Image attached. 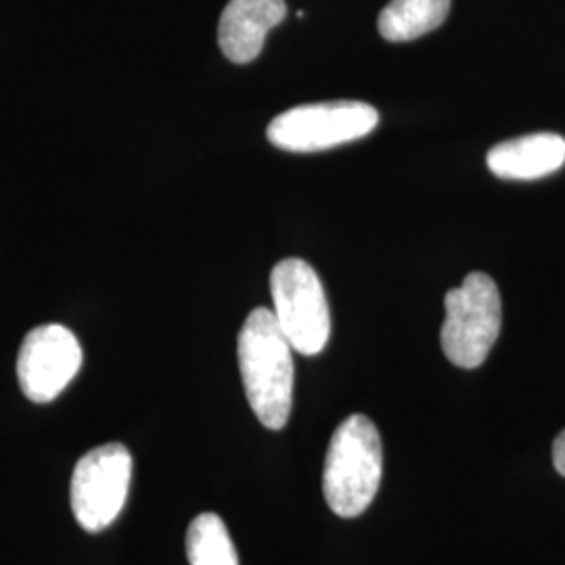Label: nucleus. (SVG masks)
Listing matches in <instances>:
<instances>
[{"label": "nucleus", "instance_id": "obj_1", "mask_svg": "<svg viewBox=\"0 0 565 565\" xmlns=\"http://www.w3.org/2000/svg\"><path fill=\"white\" fill-rule=\"evenodd\" d=\"M291 343L273 310L256 308L245 319L237 340L247 403L268 429H282L289 422L294 398Z\"/></svg>", "mask_w": 565, "mask_h": 565}, {"label": "nucleus", "instance_id": "obj_2", "mask_svg": "<svg viewBox=\"0 0 565 565\" xmlns=\"http://www.w3.org/2000/svg\"><path fill=\"white\" fill-rule=\"evenodd\" d=\"M384 476V446L366 415H350L338 425L324 457L323 492L340 518H359L373 503Z\"/></svg>", "mask_w": 565, "mask_h": 565}, {"label": "nucleus", "instance_id": "obj_3", "mask_svg": "<svg viewBox=\"0 0 565 565\" xmlns=\"http://www.w3.org/2000/svg\"><path fill=\"white\" fill-rule=\"evenodd\" d=\"M445 308L440 342L446 359L461 369H478L499 340L503 324L497 282L484 273H469L461 287L446 294Z\"/></svg>", "mask_w": 565, "mask_h": 565}, {"label": "nucleus", "instance_id": "obj_4", "mask_svg": "<svg viewBox=\"0 0 565 565\" xmlns=\"http://www.w3.org/2000/svg\"><path fill=\"white\" fill-rule=\"evenodd\" d=\"M273 315L291 348L321 354L331 335V312L317 270L300 258H285L270 273Z\"/></svg>", "mask_w": 565, "mask_h": 565}, {"label": "nucleus", "instance_id": "obj_5", "mask_svg": "<svg viewBox=\"0 0 565 565\" xmlns=\"http://www.w3.org/2000/svg\"><path fill=\"white\" fill-rule=\"evenodd\" d=\"M380 114L363 102H324L298 105L268 124L266 137L291 153H315L359 141L375 130Z\"/></svg>", "mask_w": 565, "mask_h": 565}, {"label": "nucleus", "instance_id": "obj_6", "mask_svg": "<svg viewBox=\"0 0 565 565\" xmlns=\"http://www.w3.org/2000/svg\"><path fill=\"white\" fill-rule=\"evenodd\" d=\"M132 480V455L120 443L97 446L76 463L70 503L76 522L86 532H102L114 524L126 505Z\"/></svg>", "mask_w": 565, "mask_h": 565}, {"label": "nucleus", "instance_id": "obj_7", "mask_svg": "<svg viewBox=\"0 0 565 565\" xmlns=\"http://www.w3.org/2000/svg\"><path fill=\"white\" fill-rule=\"evenodd\" d=\"M82 366L78 338L63 324H41L21 343L18 380L32 403H53Z\"/></svg>", "mask_w": 565, "mask_h": 565}, {"label": "nucleus", "instance_id": "obj_8", "mask_svg": "<svg viewBox=\"0 0 565 565\" xmlns=\"http://www.w3.org/2000/svg\"><path fill=\"white\" fill-rule=\"evenodd\" d=\"M287 15L285 0H231L218 23V44L226 60L249 63L263 53L264 41Z\"/></svg>", "mask_w": 565, "mask_h": 565}, {"label": "nucleus", "instance_id": "obj_9", "mask_svg": "<svg viewBox=\"0 0 565 565\" xmlns=\"http://www.w3.org/2000/svg\"><path fill=\"white\" fill-rule=\"evenodd\" d=\"M490 172L505 181H534L557 172L565 163V139L555 132L525 135L499 142L488 151Z\"/></svg>", "mask_w": 565, "mask_h": 565}, {"label": "nucleus", "instance_id": "obj_10", "mask_svg": "<svg viewBox=\"0 0 565 565\" xmlns=\"http://www.w3.org/2000/svg\"><path fill=\"white\" fill-rule=\"evenodd\" d=\"M452 0H390L380 13V34L385 41L408 42L438 30Z\"/></svg>", "mask_w": 565, "mask_h": 565}, {"label": "nucleus", "instance_id": "obj_11", "mask_svg": "<svg viewBox=\"0 0 565 565\" xmlns=\"http://www.w3.org/2000/svg\"><path fill=\"white\" fill-rule=\"evenodd\" d=\"M186 557L191 565H239L221 515L202 513L191 522L186 530Z\"/></svg>", "mask_w": 565, "mask_h": 565}, {"label": "nucleus", "instance_id": "obj_12", "mask_svg": "<svg viewBox=\"0 0 565 565\" xmlns=\"http://www.w3.org/2000/svg\"><path fill=\"white\" fill-rule=\"evenodd\" d=\"M553 465L559 476L565 478V429L553 443Z\"/></svg>", "mask_w": 565, "mask_h": 565}]
</instances>
